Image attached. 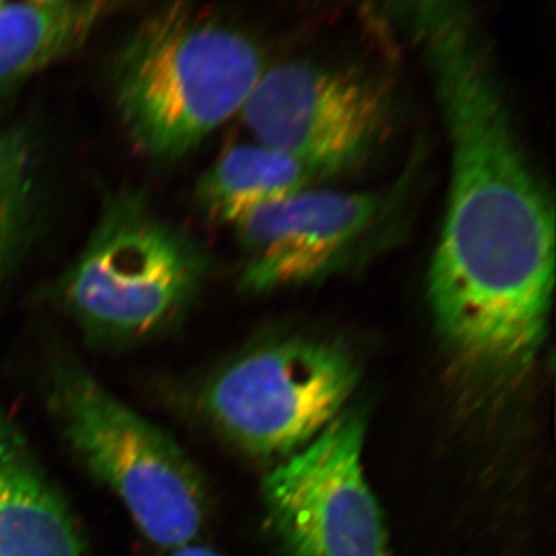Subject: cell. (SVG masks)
Returning a JSON list of instances; mask_svg holds the SVG:
<instances>
[{"label":"cell","mask_w":556,"mask_h":556,"mask_svg":"<svg viewBox=\"0 0 556 556\" xmlns=\"http://www.w3.org/2000/svg\"><path fill=\"white\" fill-rule=\"evenodd\" d=\"M254 141L321 177L345 170L382 131L387 101L357 75L305 61L266 65L240 112Z\"/></svg>","instance_id":"obj_7"},{"label":"cell","mask_w":556,"mask_h":556,"mask_svg":"<svg viewBox=\"0 0 556 556\" xmlns=\"http://www.w3.org/2000/svg\"><path fill=\"white\" fill-rule=\"evenodd\" d=\"M422 50L450 142L444 222L427 277L452 356L496 378L532 367L555 289V206L519 138L473 13L463 3L402 11Z\"/></svg>","instance_id":"obj_1"},{"label":"cell","mask_w":556,"mask_h":556,"mask_svg":"<svg viewBox=\"0 0 556 556\" xmlns=\"http://www.w3.org/2000/svg\"><path fill=\"white\" fill-rule=\"evenodd\" d=\"M367 416L343 412L280 460L263 500L289 556H388V530L365 477Z\"/></svg>","instance_id":"obj_6"},{"label":"cell","mask_w":556,"mask_h":556,"mask_svg":"<svg viewBox=\"0 0 556 556\" xmlns=\"http://www.w3.org/2000/svg\"><path fill=\"white\" fill-rule=\"evenodd\" d=\"M265 67L247 33L175 3L142 21L116 54L113 98L135 148L178 160L241 112Z\"/></svg>","instance_id":"obj_2"},{"label":"cell","mask_w":556,"mask_h":556,"mask_svg":"<svg viewBox=\"0 0 556 556\" xmlns=\"http://www.w3.org/2000/svg\"><path fill=\"white\" fill-rule=\"evenodd\" d=\"M203 254L137 192L109 200L58 285L62 308L91 343L130 346L169 331L199 295Z\"/></svg>","instance_id":"obj_4"},{"label":"cell","mask_w":556,"mask_h":556,"mask_svg":"<svg viewBox=\"0 0 556 556\" xmlns=\"http://www.w3.org/2000/svg\"><path fill=\"white\" fill-rule=\"evenodd\" d=\"M386 201L375 190L314 186L251 212L232 225L244 254L241 287L268 294L331 273L379 223Z\"/></svg>","instance_id":"obj_8"},{"label":"cell","mask_w":556,"mask_h":556,"mask_svg":"<svg viewBox=\"0 0 556 556\" xmlns=\"http://www.w3.org/2000/svg\"><path fill=\"white\" fill-rule=\"evenodd\" d=\"M46 401L72 455L118 497L150 543L163 552L199 543L208 493L174 438L75 362L51 368Z\"/></svg>","instance_id":"obj_3"},{"label":"cell","mask_w":556,"mask_h":556,"mask_svg":"<svg viewBox=\"0 0 556 556\" xmlns=\"http://www.w3.org/2000/svg\"><path fill=\"white\" fill-rule=\"evenodd\" d=\"M83 555L72 508L0 405V556Z\"/></svg>","instance_id":"obj_9"},{"label":"cell","mask_w":556,"mask_h":556,"mask_svg":"<svg viewBox=\"0 0 556 556\" xmlns=\"http://www.w3.org/2000/svg\"><path fill=\"white\" fill-rule=\"evenodd\" d=\"M123 3L31 0L0 5V89L13 87L83 46Z\"/></svg>","instance_id":"obj_10"},{"label":"cell","mask_w":556,"mask_h":556,"mask_svg":"<svg viewBox=\"0 0 556 556\" xmlns=\"http://www.w3.org/2000/svg\"><path fill=\"white\" fill-rule=\"evenodd\" d=\"M357 358L334 340L288 336L249 346L208 376L193 407L251 456L294 455L345 412Z\"/></svg>","instance_id":"obj_5"},{"label":"cell","mask_w":556,"mask_h":556,"mask_svg":"<svg viewBox=\"0 0 556 556\" xmlns=\"http://www.w3.org/2000/svg\"><path fill=\"white\" fill-rule=\"evenodd\" d=\"M324 179L302 161L262 142H241L226 150L199 186L201 207L212 219L236 225L268 204L314 188Z\"/></svg>","instance_id":"obj_11"},{"label":"cell","mask_w":556,"mask_h":556,"mask_svg":"<svg viewBox=\"0 0 556 556\" xmlns=\"http://www.w3.org/2000/svg\"><path fill=\"white\" fill-rule=\"evenodd\" d=\"M35 149L21 129H0V278L20 248L35 193Z\"/></svg>","instance_id":"obj_12"},{"label":"cell","mask_w":556,"mask_h":556,"mask_svg":"<svg viewBox=\"0 0 556 556\" xmlns=\"http://www.w3.org/2000/svg\"><path fill=\"white\" fill-rule=\"evenodd\" d=\"M2 3H3V0H0V5H2Z\"/></svg>","instance_id":"obj_14"},{"label":"cell","mask_w":556,"mask_h":556,"mask_svg":"<svg viewBox=\"0 0 556 556\" xmlns=\"http://www.w3.org/2000/svg\"><path fill=\"white\" fill-rule=\"evenodd\" d=\"M164 556H225L214 548L203 546L200 543L189 544V546L175 548V551L164 552Z\"/></svg>","instance_id":"obj_13"}]
</instances>
